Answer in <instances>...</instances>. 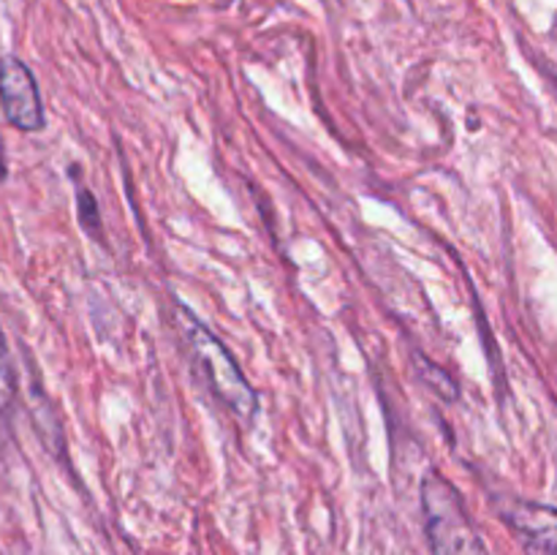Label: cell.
<instances>
[{"instance_id":"1","label":"cell","mask_w":557,"mask_h":555,"mask_svg":"<svg viewBox=\"0 0 557 555\" xmlns=\"http://www.w3.org/2000/svg\"><path fill=\"white\" fill-rule=\"evenodd\" d=\"M177 319L180 330H183L185 341H188L190 357L196 359L201 375H205L210 390L218 395V400H221L234 417L243 419V422H253V417L259 414V395L253 392L250 381L245 379L239 365L234 362L228 348L221 343V337L212 335V332L196 319L194 310L185 308L183 303H177Z\"/></svg>"},{"instance_id":"2","label":"cell","mask_w":557,"mask_h":555,"mask_svg":"<svg viewBox=\"0 0 557 555\" xmlns=\"http://www.w3.org/2000/svg\"><path fill=\"white\" fill-rule=\"evenodd\" d=\"M422 515L433 555H487L460 490L444 473H424Z\"/></svg>"},{"instance_id":"3","label":"cell","mask_w":557,"mask_h":555,"mask_svg":"<svg viewBox=\"0 0 557 555\" xmlns=\"http://www.w3.org/2000/svg\"><path fill=\"white\" fill-rule=\"evenodd\" d=\"M0 109H3L9 125L25 131V134H36L47 125L36 76L27 69L25 60L14 58V54L0 58Z\"/></svg>"},{"instance_id":"4","label":"cell","mask_w":557,"mask_h":555,"mask_svg":"<svg viewBox=\"0 0 557 555\" xmlns=\"http://www.w3.org/2000/svg\"><path fill=\"white\" fill-rule=\"evenodd\" d=\"M500 517L515 533L522 553L557 555V506L520 498L500 506Z\"/></svg>"},{"instance_id":"5","label":"cell","mask_w":557,"mask_h":555,"mask_svg":"<svg viewBox=\"0 0 557 555\" xmlns=\"http://www.w3.org/2000/svg\"><path fill=\"white\" fill-rule=\"evenodd\" d=\"M16 397H20V379H16L9 341H5L3 326H0V417H11V411L16 406Z\"/></svg>"},{"instance_id":"6","label":"cell","mask_w":557,"mask_h":555,"mask_svg":"<svg viewBox=\"0 0 557 555\" xmlns=\"http://www.w3.org/2000/svg\"><path fill=\"white\" fill-rule=\"evenodd\" d=\"M417 370L419 375H422L424 384L430 386V390L435 392V395L441 397V400H457L460 397V390H457V381L451 379L449 370H444L441 365L430 362V359H424L422 354H417Z\"/></svg>"},{"instance_id":"7","label":"cell","mask_w":557,"mask_h":555,"mask_svg":"<svg viewBox=\"0 0 557 555\" xmlns=\"http://www.w3.org/2000/svg\"><path fill=\"white\" fill-rule=\"evenodd\" d=\"M76 210H79V226L85 229L92 239H101L103 234L101 212H98L96 196H92V190L85 188V185L76 188Z\"/></svg>"},{"instance_id":"8","label":"cell","mask_w":557,"mask_h":555,"mask_svg":"<svg viewBox=\"0 0 557 555\" xmlns=\"http://www.w3.org/2000/svg\"><path fill=\"white\" fill-rule=\"evenodd\" d=\"M5 180H9V156H5V141L0 136V183H5Z\"/></svg>"},{"instance_id":"9","label":"cell","mask_w":557,"mask_h":555,"mask_svg":"<svg viewBox=\"0 0 557 555\" xmlns=\"http://www.w3.org/2000/svg\"><path fill=\"white\" fill-rule=\"evenodd\" d=\"M555 87H557V82H555Z\"/></svg>"}]
</instances>
